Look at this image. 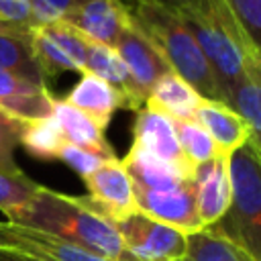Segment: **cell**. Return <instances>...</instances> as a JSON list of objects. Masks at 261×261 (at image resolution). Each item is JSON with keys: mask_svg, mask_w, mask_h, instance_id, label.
I'll list each match as a JSON object with an SVG mask.
<instances>
[{"mask_svg": "<svg viewBox=\"0 0 261 261\" xmlns=\"http://www.w3.org/2000/svg\"><path fill=\"white\" fill-rule=\"evenodd\" d=\"M84 184L88 188L86 198L90 206L110 222H118L139 212L133 181L118 157L104 161L96 171L84 177Z\"/></svg>", "mask_w": 261, "mask_h": 261, "instance_id": "obj_9", "label": "cell"}, {"mask_svg": "<svg viewBox=\"0 0 261 261\" xmlns=\"http://www.w3.org/2000/svg\"><path fill=\"white\" fill-rule=\"evenodd\" d=\"M84 71L104 80L106 84H110L114 90H118L124 100H126V108L128 110H139L145 106L143 96L139 94L124 61L120 59V55L116 53L114 47H106L94 41H88V53H86V65Z\"/></svg>", "mask_w": 261, "mask_h": 261, "instance_id": "obj_17", "label": "cell"}, {"mask_svg": "<svg viewBox=\"0 0 261 261\" xmlns=\"http://www.w3.org/2000/svg\"><path fill=\"white\" fill-rule=\"evenodd\" d=\"M59 20L88 41L116 47L130 14L124 0H73Z\"/></svg>", "mask_w": 261, "mask_h": 261, "instance_id": "obj_8", "label": "cell"}, {"mask_svg": "<svg viewBox=\"0 0 261 261\" xmlns=\"http://www.w3.org/2000/svg\"><path fill=\"white\" fill-rule=\"evenodd\" d=\"M137 210L161 224H167L184 234L202 230V222L196 210L192 179L171 190H147L133 186Z\"/></svg>", "mask_w": 261, "mask_h": 261, "instance_id": "obj_10", "label": "cell"}, {"mask_svg": "<svg viewBox=\"0 0 261 261\" xmlns=\"http://www.w3.org/2000/svg\"><path fill=\"white\" fill-rule=\"evenodd\" d=\"M126 251L139 261H175L186 255L184 232L141 212L114 222Z\"/></svg>", "mask_w": 261, "mask_h": 261, "instance_id": "obj_5", "label": "cell"}, {"mask_svg": "<svg viewBox=\"0 0 261 261\" xmlns=\"http://www.w3.org/2000/svg\"><path fill=\"white\" fill-rule=\"evenodd\" d=\"M194 120L212 137L218 153L228 157L251 139L249 124L243 120V116L222 102L202 100L194 114Z\"/></svg>", "mask_w": 261, "mask_h": 261, "instance_id": "obj_15", "label": "cell"}, {"mask_svg": "<svg viewBox=\"0 0 261 261\" xmlns=\"http://www.w3.org/2000/svg\"><path fill=\"white\" fill-rule=\"evenodd\" d=\"M63 100L84 112L88 118H92L102 130H106L112 120V114L118 108H126V100L118 90L88 71L82 73L80 82Z\"/></svg>", "mask_w": 261, "mask_h": 261, "instance_id": "obj_16", "label": "cell"}, {"mask_svg": "<svg viewBox=\"0 0 261 261\" xmlns=\"http://www.w3.org/2000/svg\"><path fill=\"white\" fill-rule=\"evenodd\" d=\"M230 202L208 228L261 261V151L249 139L228 157Z\"/></svg>", "mask_w": 261, "mask_h": 261, "instance_id": "obj_3", "label": "cell"}, {"mask_svg": "<svg viewBox=\"0 0 261 261\" xmlns=\"http://www.w3.org/2000/svg\"><path fill=\"white\" fill-rule=\"evenodd\" d=\"M128 2H130V0H128Z\"/></svg>", "mask_w": 261, "mask_h": 261, "instance_id": "obj_35", "label": "cell"}, {"mask_svg": "<svg viewBox=\"0 0 261 261\" xmlns=\"http://www.w3.org/2000/svg\"><path fill=\"white\" fill-rule=\"evenodd\" d=\"M0 261H33V259H27V257H20V255H14V253L0 251Z\"/></svg>", "mask_w": 261, "mask_h": 261, "instance_id": "obj_33", "label": "cell"}, {"mask_svg": "<svg viewBox=\"0 0 261 261\" xmlns=\"http://www.w3.org/2000/svg\"><path fill=\"white\" fill-rule=\"evenodd\" d=\"M0 24L20 31L39 29L35 20L33 0H0Z\"/></svg>", "mask_w": 261, "mask_h": 261, "instance_id": "obj_29", "label": "cell"}, {"mask_svg": "<svg viewBox=\"0 0 261 261\" xmlns=\"http://www.w3.org/2000/svg\"><path fill=\"white\" fill-rule=\"evenodd\" d=\"M198 218L204 228L212 226L230 202V169L228 155L218 153L212 161L198 165L192 175Z\"/></svg>", "mask_w": 261, "mask_h": 261, "instance_id": "obj_12", "label": "cell"}, {"mask_svg": "<svg viewBox=\"0 0 261 261\" xmlns=\"http://www.w3.org/2000/svg\"><path fill=\"white\" fill-rule=\"evenodd\" d=\"M20 147L37 159H57L61 147L65 145L63 133L53 116L41 120L22 122L20 130Z\"/></svg>", "mask_w": 261, "mask_h": 261, "instance_id": "obj_23", "label": "cell"}, {"mask_svg": "<svg viewBox=\"0 0 261 261\" xmlns=\"http://www.w3.org/2000/svg\"><path fill=\"white\" fill-rule=\"evenodd\" d=\"M133 186L147 190H171L192 179L190 173L161 161L139 145H130L124 159H120Z\"/></svg>", "mask_w": 261, "mask_h": 261, "instance_id": "obj_19", "label": "cell"}, {"mask_svg": "<svg viewBox=\"0 0 261 261\" xmlns=\"http://www.w3.org/2000/svg\"><path fill=\"white\" fill-rule=\"evenodd\" d=\"M133 143L149 151L151 155L159 157L161 161L194 175V169L186 161L177 137H175V126L173 120L167 118L161 112H155L147 106L137 110L135 124H133Z\"/></svg>", "mask_w": 261, "mask_h": 261, "instance_id": "obj_13", "label": "cell"}, {"mask_svg": "<svg viewBox=\"0 0 261 261\" xmlns=\"http://www.w3.org/2000/svg\"><path fill=\"white\" fill-rule=\"evenodd\" d=\"M184 24L194 35L200 45L216 82L224 96V102L230 106L232 88L245 77V71L259 67L253 63L245 41L230 18L222 0H206L202 10H184L173 8ZM261 69V67H259Z\"/></svg>", "mask_w": 261, "mask_h": 261, "instance_id": "obj_4", "label": "cell"}, {"mask_svg": "<svg viewBox=\"0 0 261 261\" xmlns=\"http://www.w3.org/2000/svg\"><path fill=\"white\" fill-rule=\"evenodd\" d=\"M126 4L133 22L155 43L171 71L186 80L204 100L226 104L200 45L177 12L161 0H130Z\"/></svg>", "mask_w": 261, "mask_h": 261, "instance_id": "obj_2", "label": "cell"}, {"mask_svg": "<svg viewBox=\"0 0 261 261\" xmlns=\"http://www.w3.org/2000/svg\"><path fill=\"white\" fill-rule=\"evenodd\" d=\"M255 65L261 67V0H222Z\"/></svg>", "mask_w": 261, "mask_h": 261, "instance_id": "obj_25", "label": "cell"}, {"mask_svg": "<svg viewBox=\"0 0 261 261\" xmlns=\"http://www.w3.org/2000/svg\"><path fill=\"white\" fill-rule=\"evenodd\" d=\"M230 108L237 110L243 120L249 124L251 141L261 151V69L251 67L245 71V77L232 88Z\"/></svg>", "mask_w": 261, "mask_h": 261, "instance_id": "obj_22", "label": "cell"}, {"mask_svg": "<svg viewBox=\"0 0 261 261\" xmlns=\"http://www.w3.org/2000/svg\"><path fill=\"white\" fill-rule=\"evenodd\" d=\"M51 116L57 120L65 143L88 149V151H92L104 159H116V153L110 147V143L106 141L104 130L92 118H88L84 112H80L77 108H73L65 100L55 98Z\"/></svg>", "mask_w": 261, "mask_h": 261, "instance_id": "obj_20", "label": "cell"}, {"mask_svg": "<svg viewBox=\"0 0 261 261\" xmlns=\"http://www.w3.org/2000/svg\"><path fill=\"white\" fill-rule=\"evenodd\" d=\"M0 69L39 86L49 84L33 53V31L0 24Z\"/></svg>", "mask_w": 261, "mask_h": 261, "instance_id": "obj_21", "label": "cell"}, {"mask_svg": "<svg viewBox=\"0 0 261 261\" xmlns=\"http://www.w3.org/2000/svg\"><path fill=\"white\" fill-rule=\"evenodd\" d=\"M22 122L0 108V173L8 177H20L24 171L14 161V149L20 143Z\"/></svg>", "mask_w": 261, "mask_h": 261, "instance_id": "obj_27", "label": "cell"}, {"mask_svg": "<svg viewBox=\"0 0 261 261\" xmlns=\"http://www.w3.org/2000/svg\"><path fill=\"white\" fill-rule=\"evenodd\" d=\"M116 53L120 55V59L124 61L139 94L143 96V100H147L151 88L155 86V82L169 73V65L165 61V57L161 55V51L155 47V43L133 22V18L128 20V24L124 27L118 43H116Z\"/></svg>", "mask_w": 261, "mask_h": 261, "instance_id": "obj_11", "label": "cell"}, {"mask_svg": "<svg viewBox=\"0 0 261 261\" xmlns=\"http://www.w3.org/2000/svg\"><path fill=\"white\" fill-rule=\"evenodd\" d=\"M73 0H33V10H35V20L37 27L55 22L63 16V12L71 6Z\"/></svg>", "mask_w": 261, "mask_h": 261, "instance_id": "obj_31", "label": "cell"}, {"mask_svg": "<svg viewBox=\"0 0 261 261\" xmlns=\"http://www.w3.org/2000/svg\"><path fill=\"white\" fill-rule=\"evenodd\" d=\"M171 8H184V10H202L206 6V0H161Z\"/></svg>", "mask_w": 261, "mask_h": 261, "instance_id": "obj_32", "label": "cell"}, {"mask_svg": "<svg viewBox=\"0 0 261 261\" xmlns=\"http://www.w3.org/2000/svg\"><path fill=\"white\" fill-rule=\"evenodd\" d=\"M55 96L39 86L0 69V108L18 120H41L53 114Z\"/></svg>", "mask_w": 261, "mask_h": 261, "instance_id": "obj_14", "label": "cell"}, {"mask_svg": "<svg viewBox=\"0 0 261 261\" xmlns=\"http://www.w3.org/2000/svg\"><path fill=\"white\" fill-rule=\"evenodd\" d=\"M57 159H61L65 165H69L82 179L88 177L92 171H96L104 161H108V159H104V157H100V155H96L88 149H82V147H75V145H69V143H65L61 147Z\"/></svg>", "mask_w": 261, "mask_h": 261, "instance_id": "obj_30", "label": "cell"}, {"mask_svg": "<svg viewBox=\"0 0 261 261\" xmlns=\"http://www.w3.org/2000/svg\"><path fill=\"white\" fill-rule=\"evenodd\" d=\"M173 126H175V137H177L179 149L192 169L212 161L218 155V149H216L212 137L196 120H175Z\"/></svg>", "mask_w": 261, "mask_h": 261, "instance_id": "obj_26", "label": "cell"}, {"mask_svg": "<svg viewBox=\"0 0 261 261\" xmlns=\"http://www.w3.org/2000/svg\"><path fill=\"white\" fill-rule=\"evenodd\" d=\"M175 261H188V259H186V257H181V259H175Z\"/></svg>", "mask_w": 261, "mask_h": 261, "instance_id": "obj_34", "label": "cell"}, {"mask_svg": "<svg viewBox=\"0 0 261 261\" xmlns=\"http://www.w3.org/2000/svg\"><path fill=\"white\" fill-rule=\"evenodd\" d=\"M0 251L33 261H104L51 232L12 220H0Z\"/></svg>", "mask_w": 261, "mask_h": 261, "instance_id": "obj_7", "label": "cell"}, {"mask_svg": "<svg viewBox=\"0 0 261 261\" xmlns=\"http://www.w3.org/2000/svg\"><path fill=\"white\" fill-rule=\"evenodd\" d=\"M202 100L204 98L186 80L169 71L155 82V86L151 88L145 100V106L165 114L175 122V120H194V114L202 104Z\"/></svg>", "mask_w": 261, "mask_h": 261, "instance_id": "obj_18", "label": "cell"}, {"mask_svg": "<svg viewBox=\"0 0 261 261\" xmlns=\"http://www.w3.org/2000/svg\"><path fill=\"white\" fill-rule=\"evenodd\" d=\"M6 220L51 232L104 261H139L126 251L116 224L98 214L86 196H67L39 186L31 202L8 212Z\"/></svg>", "mask_w": 261, "mask_h": 261, "instance_id": "obj_1", "label": "cell"}, {"mask_svg": "<svg viewBox=\"0 0 261 261\" xmlns=\"http://www.w3.org/2000/svg\"><path fill=\"white\" fill-rule=\"evenodd\" d=\"M33 53L47 82L63 71L84 73L88 39L65 22L55 20L33 31Z\"/></svg>", "mask_w": 261, "mask_h": 261, "instance_id": "obj_6", "label": "cell"}, {"mask_svg": "<svg viewBox=\"0 0 261 261\" xmlns=\"http://www.w3.org/2000/svg\"><path fill=\"white\" fill-rule=\"evenodd\" d=\"M41 184L33 181L29 175L8 177L0 173V212L6 216L8 212L22 208L37 194Z\"/></svg>", "mask_w": 261, "mask_h": 261, "instance_id": "obj_28", "label": "cell"}, {"mask_svg": "<svg viewBox=\"0 0 261 261\" xmlns=\"http://www.w3.org/2000/svg\"><path fill=\"white\" fill-rule=\"evenodd\" d=\"M188 261H253L245 251L222 239L212 228H202L186 237Z\"/></svg>", "mask_w": 261, "mask_h": 261, "instance_id": "obj_24", "label": "cell"}]
</instances>
